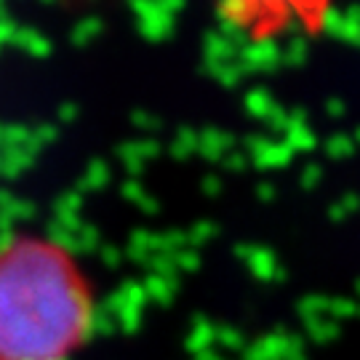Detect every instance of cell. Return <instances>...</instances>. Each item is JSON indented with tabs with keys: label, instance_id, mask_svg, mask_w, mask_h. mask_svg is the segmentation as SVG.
I'll list each match as a JSON object with an SVG mask.
<instances>
[{
	"label": "cell",
	"instance_id": "obj_1",
	"mask_svg": "<svg viewBox=\"0 0 360 360\" xmlns=\"http://www.w3.org/2000/svg\"><path fill=\"white\" fill-rule=\"evenodd\" d=\"M89 328V285L62 245L0 243V360H67Z\"/></svg>",
	"mask_w": 360,
	"mask_h": 360
},
{
	"label": "cell",
	"instance_id": "obj_2",
	"mask_svg": "<svg viewBox=\"0 0 360 360\" xmlns=\"http://www.w3.org/2000/svg\"><path fill=\"white\" fill-rule=\"evenodd\" d=\"M334 0H219L221 13L254 40L321 32Z\"/></svg>",
	"mask_w": 360,
	"mask_h": 360
}]
</instances>
